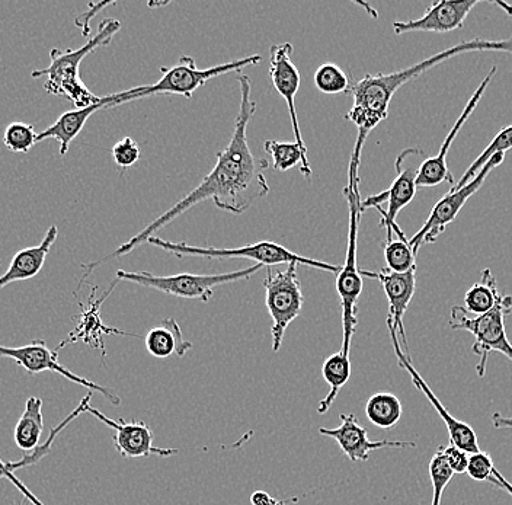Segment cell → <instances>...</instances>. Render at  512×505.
<instances>
[{"mask_svg": "<svg viewBox=\"0 0 512 505\" xmlns=\"http://www.w3.org/2000/svg\"><path fill=\"white\" fill-rule=\"evenodd\" d=\"M91 396V393H86L85 398L79 402L78 407L73 409V411L70 412L66 418H64L62 423L51 430L50 436H48L46 443L40 444V446H38L34 452L27 453V455L22 457L21 460H18V462L14 463L3 462V460L0 459V472H2L3 475H5V478L9 479V481H11L12 484L18 488V491L21 492L25 498H28V501H30L31 504L44 505L43 501H41L40 498L35 497V495L30 491V488H28L24 482H21L18 478H16L15 472L18 471V469L25 468V466L35 465V463L40 462L43 457H46L48 452H50L51 446H53L54 440H56V437L59 436L60 431L64 430V428L72 423V421H75L79 415L83 414V412H86V409H88L89 405H91Z\"/></svg>", "mask_w": 512, "mask_h": 505, "instance_id": "obj_21", "label": "cell"}, {"mask_svg": "<svg viewBox=\"0 0 512 505\" xmlns=\"http://www.w3.org/2000/svg\"><path fill=\"white\" fill-rule=\"evenodd\" d=\"M505 153H496L488 162L485 163L482 169L462 188H451L450 191L432 207L430 216L427 222L415 233L414 238L408 239L412 251L418 255L419 249L422 245L434 244L448 225L456 220L459 216L460 210L463 209L464 204L467 203L473 194L478 193L479 188L482 187L483 182L489 177L494 169L498 168L504 162Z\"/></svg>", "mask_w": 512, "mask_h": 505, "instance_id": "obj_11", "label": "cell"}, {"mask_svg": "<svg viewBox=\"0 0 512 505\" xmlns=\"http://www.w3.org/2000/svg\"><path fill=\"white\" fill-rule=\"evenodd\" d=\"M261 62L262 57L259 54H254V56L223 63V65L198 69L194 57L185 56L184 54L176 65L162 67L160 69L162 70V78L153 85L136 86V88L128 89V91L108 95L110 97L108 108L118 107V105L137 101V99L155 97V95H181V97L190 99L197 89L206 85L211 79L219 78V76L226 75V73L240 72L246 66L258 65Z\"/></svg>", "mask_w": 512, "mask_h": 505, "instance_id": "obj_5", "label": "cell"}, {"mask_svg": "<svg viewBox=\"0 0 512 505\" xmlns=\"http://www.w3.org/2000/svg\"><path fill=\"white\" fill-rule=\"evenodd\" d=\"M261 268L264 267L255 264L252 267L226 274L182 273L175 274V276H155V274L147 273V271L134 273V271L118 270L115 278L118 281H130V283L171 294V296L181 297V299L201 300L203 303H208L213 299L216 287L246 280V278L258 273Z\"/></svg>", "mask_w": 512, "mask_h": 505, "instance_id": "obj_9", "label": "cell"}, {"mask_svg": "<svg viewBox=\"0 0 512 505\" xmlns=\"http://www.w3.org/2000/svg\"><path fill=\"white\" fill-rule=\"evenodd\" d=\"M21 505H28V504H21Z\"/></svg>", "mask_w": 512, "mask_h": 505, "instance_id": "obj_43", "label": "cell"}, {"mask_svg": "<svg viewBox=\"0 0 512 505\" xmlns=\"http://www.w3.org/2000/svg\"><path fill=\"white\" fill-rule=\"evenodd\" d=\"M59 353L51 351L43 340H34L30 344L21 345V347H5L0 345V357L5 359H12L18 366H21L28 375H40L43 372H53L57 375L63 376L64 379L76 383V385L83 386L91 392L99 393L104 396L112 405H120L121 398L112 389L107 386L98 385V383L91 382L85 377L76 375L70 372L69 369L62 366L57 360Z\"/></svg>", "mask_w": 512, "mask_h": 505, "instance_id": "obj_12", "label": "cell"}, {"mask_svg": "<svg viewBox=\"0 0 512 505\" xmlns=\"http://www.w3.org/2000/svg\"><path fill=\"white\" fill-rule=\"evenodd\" d=\"M472 51H496V53L512 54V37L505 38V40L473 38V40L462 41V43L440 51L414 66L393 73L366 75L360 81L351 83L347 94L354 99V104L345 118L355 124L358 129L357 142L352 149V155L361 156L368 134L389 117L390 102L405 83L411 82L412 79L418 78L422 73L428 72L432 67L446 62L451 57L472 53Z\"/></svg>", "mask_w": 512, "mask_h": 505, "instance_id": "obj_2", "label": "cell"}, {"mask_svg": "<svg viewBox=\"0 0 512 505\" xmlns=\"http://www.w3.org/2000/svg\"><path fill=\"white\" fill-rule=\"evenodd\" d=\"M5 478V475H3L2 472H0V479Z\"/></svg>", "mask_w": 512, "mask_h": 505, "instance_id": "obj_42", "label": "cell"}, {"mask_svg": "<svg viewBox=\"0 0 512 505\" xmlns=\"http://www.w3.org/2000/svg\"><path fill=\"white\" fill-rule=\"evenodd\" d=\"M389 332L390 338H392L393 350H395L396 357H398L399 366L409 373L415 388L418 389L419 392H422V395L430 401L432 408L440 415L441 420L446 424L451 443L459 447V449H462L467 455L480 452L479 440L475 430H473L469 424L457 420V418H454L453 415L448 412L443 402L432 392L430 385L425 382L424 377L419 375L418 370L415 369L414 364H412L411 356H406V354L403 353L398 332L393 331V329H389Z\"/></svg>", "mask_w": 512, "mask_h": 505, "instance_id": "obj_14", "label": "cell"}, {"mask_svg": "<svg viewBox=\"0 0 512 505\" xmlns=\"http://www.w3.org/2000/svg\"><path fill=\"white\" fill-rule=\"evenodd\" d=\"M111 5H114V3L102 2L95 3V5H91V11L86 12V14H82L80 15V17L76 18V27L82 30V34L85 35V37H89V34H91V27H89V22H91V19L95 18L96 14H98V12L101 11V9L108 8V6Z\"/></svg>", "mask_w": 512, "mask_h": 505, "instance_id": "obj_38", "label": "cell"}, {"mask_svg": "<svg viewBox=\"0 0 512 505\" xmlns=\"http://www.w3.org/2000/svg\"><path fill=\"white\" fill-rule=\"evenodd\" d=\"M147 353L155 359L184 357L191 350L192 344L185 340L182 329L174 318L165 319L158 326L150 329L144 337Z\"/></svg>", "mask_w": 512, "mask_h": 505, "instance_id": "obj_24", "label": "cell"}, {"mask_svg": "<svg viewBox=\"0 0 512 505\" xmlns=\"http://www.w3.org/2000/svg\"><path fill=\"white\" fill-rule=\"evenodd\" d=\"M313 81L322 94L328 95L347 94L351 86L347 73L334 63L319 66Z\"/></svg>", "mask_w": 512, "mask_h": 505, "instance_id": "obj_33", "label": "cell"}, {"mask_svg": "<svg viewBox=\"0 0 512 505\" xmlns=\"http://www.w3.org/2000/svg\"><path fill=\"white\" fill-rule=\"evenodd\" d=\"M498 284L496 278L489 268H485L480 273L479 283L473 284L464 296V305H466V312L470 316H480L488 313L489 310L494 308L498 302Z\"/></svg>", "mask_w": 512, "mask_h": 505, "instance_id": "obj_27", "label": "cell"}, {"mask_svg": "<svg viewBox=\"0 0 512 505\" xmlns=\"http://www.w3.org/2000/svg\"><path fill=\"white\" fill-rule=\"evenodd\" d=\"M441 455L446 459L447 465L450 466L451 471L454 473H466L467 462H469V455L463 452L459 447L454 446L453 443L448 444L446 447H440Z\"/></svg>", "mask_w": 512, "mask_h": 505, "instance_id": "obj_37", "label": "cell"}, {"mask_svg": "<svg viewBox=\"0 0 512 505\" xmlns=\"http://www.w3.org/2000/svg\"><path fill=\"white\" fill-rule=\"evenodd\" d=\"M271 497L265 491H256L252 494V505H268L270 504Z\"/></svg>", "mask_w": 512, "mask_h": 505, "instance_id": "obj_40", "label": "cell"}, {"mask_svg": "<svg viewBox=\"0 0 512 505\" xmlns=\"http://www.w3.org/2000/svg\"><path fill=\"white\" fill-rule=\"evenodd\" d=\"M467 475L473 481L489 482L502 491L508 492L512 497V484L504 478L501 472L496 469L494 459L488 452L473 453L469 455V462H467Z\"/></svg>", "mask_w": 512, "mask_h": 505, "instance_id": "obj_30", "label": "cell"}, {"mask_svg": "<svg viewBox=\"0 0 512 505\" xmlns=\"http://www.w3.org/2000/svg\"><path fill=\"white\" fill-rule=\"evenodd\" d=\"M88 414L95 415L101 423L108 425L114 430L112 434V441H114L115 450L118 455L124 459H139V457L160 456L169 457L178 453L176 449H162V447H155L153 440L152 428L143 421H127L112 420L107 415L102 414L101 411L89 405L86 409Z\"/></svg>", "mask_w": 512, "mask_h": 505, "instance_id": "obj_15", "label": "cell"}, {"mask_svg": "<svg viewBox=\"0 0 512 505\" xmlns=\"http://www.w3.org/2000/svg\"><path fill=\"white\" fill-rule=\"evenodd\" d=\"M37 137L38 133L34 126L16 121L6 127L5 133H3V143L11 152L28 153L32 147L37 145Z\"/></svg>", "mask_w": 512, "mask_h": 505, "instance_id": "obj_34", "label": "cell"}, {"mask_svg": "<svg viewBox=\"0 0 512 505\" xmlns=\"http://www.w3.org/2000/svg\"><path fill=\"white\" fill-rule=\"evenodd\" d=\"M496 70H498L496 66H492L488 75L485 76V79H483L482 83L478 86V89L473 92L462 114L457 118L454 126L451 127L450 133L447 134L446 140H444L443 145L440 147V152L432 156V158L425 159V161L421 163L418 177H416V187H437V185L444 184V182H448V184L454 187V177L447 166L448 152H450V147L453 145L457 134H459V131L462 130L466 121L469 120L470 115H472L473 111L478 107L480 99H482L483 94H485L486 89H488L489 83L492 82V79H494L496 75Z\"/></svg>", "mask_w": 512, "mask_h": 505, "instance_id": "obj_16", "label": "cell"}, {"mask_svg": "<svg viewBox=\"0 0 512 505\" xmlns=\"http://www.w3.org/2000/svg\"><path fill=\"white\" fill-rule=\"evenodd\" d=\"M44 431L43 399L31 396L15 427V443L22 452L31 453L40 446Z\"/></svg>", "mask_w": 512, "mask_h": 505, "instance_id": "obj_25", "label": "cell"}, {"mask_svg": "<svg viewBox=\"0 0 512 505\" xmlns=\"http://www.w3.org/2000/svg\"><path fill=\"white\" fill-rule=\"evenodd\" d=\"M512 312V296H499L494 308L485 315L470 316L462 306H453L450 313V328L467 331L475 337L472 350L479 356L476 372L486 375L489 354L501 353L512 361V344L505 329V318Z\"/></svg>", "mask_w": 512, "mask_h": 505, "instance_id": "obj_7", "label": "cell"}, {"mask_svg": "<svg viewBox=\"0 0 512 505\" xmlns=\"http://www.w3.org/2000/svg\"><path fill=\"white\" fill-rule=\"evenodd\" d=\"M268 505H284V503H281V501L274 500V498H271L270 504Z\"/></svg>", "mask_w": 512, "mask_h": 505, "instance_id": "obj_41", "label": "cell"}, {"mask_svg": "<svg viewBox=\"0 0 512 505\" xmlns=\"http://www.w3.org/2000/svg\"><path fill=\"white\" fill-rule=\"evenodd\" d=\"M425 152L418 147H408L402 150L396 158V178L389 188L377 196L361 198V212L367 209H377L382 214L380 226L386 229V241L392 242L393 236L398 239H405V233L396 223V217L405 209L408 204L414 201L416 196V177H418L419 166L425 161Z\"/></svg>", "mask_w": 512, "mask_h": 505, "instance_id": "obj_8", "label": "cell"}, {"mask_svg": "<svg viewBox=\"0 0 512 505\" xmlns=\"http://www.w3.org/2000/svg\"><path fill=\"white\" fill-rule=\"evenodd\" d=\"M384 260L387 270L393 273H408L416 267V255L409 245L408 238L398 241L383 242Z\"/></svg>", "mask_w": 512, "mask_h": 505, "instance_id": "obj_32", "label": "cell"}, {"mask_svg": "<svg viewBox=\"0 0 512 505\" xmlns=\"http://www.w3.org/2000/svg\"><path fill=\"white\" fill-rule=\"evenodd\" d=\"M428 471H430L432 484L431 505H441V498H443L447 485L450 484L451 479H453L454 472L451 471L450 466L447 465L446 459L441 455L440 450L432 456Z\"/></svg>", "mask_w": 512, "mask_h": 505, "instance_id": "obj_35", "label": "cell"}, {"mask_svg": "<svg viewBox=\"0 0 512 505\" xmlns=\"http://www.w3.org/2000/svg\"><path fill=\"white\" fill-rule=\"evenodd\" d=\"M322 375L329 385V393L325 399L319 402V414H326L332 408L341 389L347 385L351 377L350 356H345L342 351L332 354L325 360L322 367Z\"/></svg>", "mask_w": 512, "mask_h": 505, "instance_id": "obj_26", "label": "cell"}, {"mask_svg": "<svg viewBox=\"0 0 512 505\" xmlns=\"http://www.w3.org/2000/svg\"><path fill=\"white\" fill-rule=\"evenodd\" d=\"M492 425L498 430H502V428H512V418L504 417V415L496 414L492 415Z\"/></svg>", "mask_w": 512, "mask_h": 505, "instance_id": "obj_39", "label": "cell"}, {"mask_svg": "<svg viewBox=\"0 0 512 505\" xmlns=\"http://www.w3.org/2000/svg\"><path fill=\"white\" fill-rule=\"evenodd\" d=\"M111 153L115 165L123 172L131 168V166L136 165V163L140 161V156H142L140 146L137 145L136 140L131 139V137H124L120 142L115 143Z\"/></svg>", "mask_w": 512, "mask_h": 505, "instance_id": "obj_36", "label": "cell"}, {"mask_svg": "<svg viewBox=\"0 0 512 505\" xmlns=\"http://www.w3.org/2000/svg\"><path fill=\"white\" fill-rule=\"evenodd\" d=\"M293 46L290 43L274 44L270 50V78L275 91L287 102L288 111H290L291 126H293L294 140L296 145L302 150L304 159L307 158V146L304 143L302 131H300L299 117H297L296 97L299 92L300 78L299 69L294 65Z\"/></svg>", "mask_w": 512, "mask_h": 505, "instance_id": "obj_17", "label": "cell"}, {"mask_svg": "<svg viewBox=\"0 0 512 505\" xmlns=\"http://www.w3.org/2000/svg\"><path fill=\"white\" fill-rule=\"evenodd\" d=\"M238 82L240 105L238 117L235 120V129H233L229 145L222 152L217 153V162L210 174L188 196L179 200L174 207L166 210L158 219L153 220L147 228L133 236L126 244L121 245L117 251L101 260L82 265L85 274H83L76 292H79L83 281L91 276L96 267L111 258H120L130 254L137 246L143 245L160 229L174 222L176 217L188 212L197 204L213 200L216 207L224 212L242 214L255 201L270 193V185L264 175L265 171L270 168V162L254 155L248 143V136H246L249 121L256 113V102L252 99L251 79L249 76L239 75Z\"/></svg>", "mask_w": 512, "mask_h": 505, "instance_id": "obj_1", "label": "cell"}, {"mask_svg": "<svg viewBox=\"0 0 512 505\" xmlns=\"http://www.w3.org/2000/svg\"><path fill=\"white\" fill-rule=\"evenodd\" d=\"M150 245L163 249L168 254L182 258L191 255V257L207 258V260H224V258H246V260L255 261L262 267H274V265L283 264H303L309 265L318 270L328 271V273L338 274L341 267L339 265L328 264V262L313 260L303 255L294 254L286 246L277 244V242L261 241L256 244L243 245L240 248H203V246H194L184 244V242H169L165 239L152 236L147 239Z\"/></svg>", "mask_w": 512, "mask_h": 505, "instance_id": "obj_6", "label": "cell"}, {"mask_svg": "<svg viewBox=\"0 0 512 505\" xmlns=\"http://www.w3.org/2000/svg\"><path fill=\"white\" fill-rule=\"evenodd\" d=\"M121 30V22L118 19L107 18L99 24L98 33L85 44L76 50L51 49L50 66L46 69L34 70L31 73L32 78L46 79L44 89L50 95L63 97L73 102L76 108H85L89 105L99 102V97H95L85 83L80 78V63L86 56L94 53L98 47H105L111 44L115 35Z\"/></svg>", "mask_w": 512, "mask_h": 505, "instance_id": "obj_3", "label": "cell"}, {"mask_svg": "<svg viewBox=\"0 0 512 505\" xmlns=\"http://www.w3.org/2000/svg\"><path fill=\"white\" fill-rule=\"evenodd\" d=\"M479 5V0H441L431 3L421 18L414 21L395 22L393 31L396 35L408 33H451L463 28L472 9Z\"/></svg>", "mask_w": 512, "mask_h": 505, "instance_id": "obj_19", "label": "cell"}, {"mask_svg": "<svg viewBox=\"0 0 512 505\" xmlns=\"http://www.w3.org/2000/svg\"><path fill=\"white\" fill-rule=\"evenodd\" d=\"M57 236H59V229L56 225H51L40 245L30 246V248L16 252L8 270L3 276H0V290L16 281L31 280V278L37 277L46 264L51 246L56 242Z\"/></svg>", "mask_w": 512, "mask_h": 505, "instance_id": "obj_22", "label": "cell"}, {"mask_svg": "<svg viewBox=\"0 0 512 505\" xmlns=\"http://www.w3.org/2000/svg\"><path fill=\"white\" fill-rule=\"evenodd\" d=\"M120 281L115 278L114 281L108 287L107 292L102 294L101 297H96V290L98 287H91V293H89L88 302L79 303L80 315L78 316V325L75 326L72 332L67 335L66 338L54 348L56 353L63 350L67 345L75 343H85L89 347L98 350L101 353L102 363H105L107 359V350H105V337L108 335H120V337H134L140 338V335L131 334V332L121 331V329L114 328V326H108L104 324L101 316V306L105 300L110 297L112 290Z\"/></svg>", "mask_w": 512, "mask_h": 505, "instance_id": "obj_13", "label": "cell"}, {"mask_svg": "<svg viewBox=\"0 0 512 505\" xmlns=\"http://www.w3.org/2000/svg\"><path fill=\"white\" fill-rule=\"evenodd\" d=\"M402 412V402L389 392L374 393L366 405L368 421L383 430L395 427L402 418Z\"/></svg>", "mask_w": 512, "mask_h": 505, "instance_id": "obj_28", "label": "cell"}, {"mask_svg": "<svg viewBox=\"0 0 512 505\" xmlns=\"http://www.w3.org/2000/svg\"><path fill=\"white\" fill-rule=\"evenodd\" d=\"M265 152L271 155L272 166L275 171H290L296 165H302V174L306 178H312V166L304 159L302 150L293 143L278 142V140H267L264 145Z\"/></svg>", "mask_w": 512, "mask_h": 505, "instance_id": "obj_29", "label": "cell"}, {"mask_svg": "<svg viewBox=\"0 0 512 505\" xmlns=\"http://www.w3.org/2000/svg\"><path fill=\"white\" fill-rule=\"evenodd\" d=\"M512 149V124L511 126L505 127V129H502L499 131L498 134L494 137V140H492L491 145L486 147L485 150H483L482 153H480V156L478 159H476L475 162L472 163V165L469 166V169H467L466 172H464V175L462 178H460V181L457 182V184H454V187L451 188H462L463 185H466L467 182L472 180L473 177H475L476 174L480 171V169L485 166V163L489 161V159L492 158V156L496 155V153H505L508 152V150Z\"/></svg>", "mask_w": 512, "mask_h": 505, "instance_id": "obj_31", "label": "cell"}, {"mask_svg": "<svg viewBox=\"0 0 512 505\" xmlns=\"http://www.w3.org/2000/svg\"><path fill=\"white\" fill-rule=\"evenodd\" d=\"M339 418H341L339 427H320L319 434L329 437V439H334L351 462H367L370 459L371 452H374V450L416 447L414 441H371L368 439L366 428L358 423L357 417L354 414H342Z\"/></svg>", "mask_w": 512, "mask_h": 505, "instance_id": "obj_20", "label": "cell"}, {"mask_svg": "<svg viewBox=\"0 0 512 505\" xmlns=\"http://www.w3.org/2000/svg\"><path fill=\"white\" fill-rule=\"evenodd\" d=\"M360 163V156L351 155L348 185L344 190V196L348 201V212H350L347 255L336 277V292L341 300L342 328H344L341 351L345 356H350L351 353L352 338L358 325L357 303L363 292V276L360 274L357 262L358 229H360L361 214H363L360 207Z\"/></svg>", "mask_w": 512, "mask_h": 505, "instance_id": "obj_4", "label": "cell"}, {"mask_svg": "<svg viewBox=\"0 0 512 505\" xmlns=\"http://www.w3.org/2000/svg\"><path fill=\"white\" fill-rule=\"evenodd\" d=\"M110 105V97H102L96 104L89 105L85 108H75V110L66 111L57 118L56 123L51 124L48 129L38 133L37 143L44 140H56L60 145V155L66 156L73 140L79 136L80 131L88 123L89 118Z\"/></svg>", "mask_w": 512, "mask_h": 505, "instance_id": "obj_23", "label": "cell"}, {"mask_svg": "<svg viewBox=\"0 0 512 505\" xmlns=\"http://www.w3.org/2000/svg\"><path fill=\"white\" fill-rule=\"evenodd\" d=\"M363 277L374 278L383 286L386 293L387 303H389V316H387V328L398 332L400 341H402L403 353L409 356L408 338H406L405 326H403V316L411 305L416 290V267L409 270L408 273H393V271L383 268L379 273L374 271L360 270Z\"/></svg>", "mask_w": 512, "mask_h": 505, "instance_id": "obj_18", "label": "cell"}, {"mask_svg": "<svg viewBox=\"0 0 512 505\" xmlns=\"http://www.w3.org/2000/svg\"><path fill=\"white\" fill-rule=\"evenodd\" d=\"M265 305L272 319V350L280 351L288 326L302 313L304 297L297 276V264H287L286 270L267 268L264 280Z\"/></svg>", "mask_w": 512, "mask_h": 505, "instance_id": "obj_10", "label": "cell"}]
</instances>
